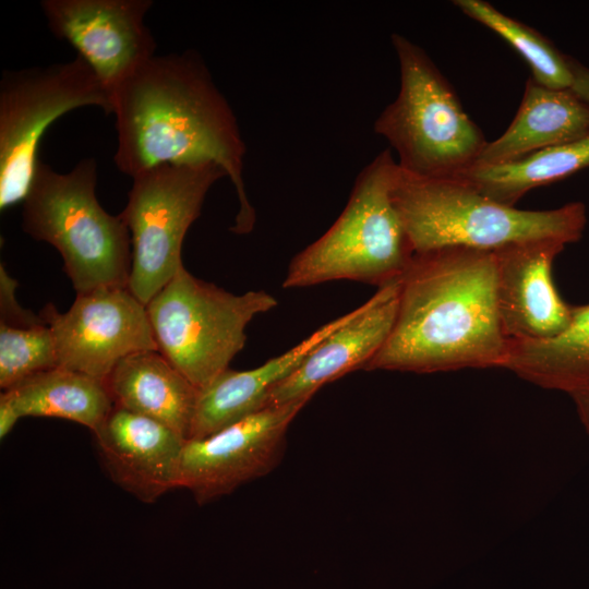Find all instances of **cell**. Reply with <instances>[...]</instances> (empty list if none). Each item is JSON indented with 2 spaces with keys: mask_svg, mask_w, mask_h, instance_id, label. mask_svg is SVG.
<instances>
[{
  "mask_svg": "<svg viewBox=\"0 0 589 589\" xmlns=\"http://www.w3.org/2000/svg\"><path fill=\"white\" fill-rule=\"evenodd\" d=\"M505 369L569 395L589 384V304L573 306L569 326L544 341H509Z\"/></svg>",
  "mask_w": 589,
  "mask_h": 589,
  "instance_id": "obj_19",
  "label": "cell"
},
{
  "mask_svg": "<svg viewBox=\"0 0 589 589\" xmlns=\"http://www.w3.org/2000/svg\"><path fill=\"white\" fill-rule=\"evenodd\" d=\"M276 305L268 292L235 294L182 266L146 309L158 351L201 389L243 349L248 324Z\"/></svg>",
  "mask_w": 589,
  "mask_h": 589,
  "instance_id": "obj_7",
  "label": "cell"
},
{
  "mask_svg": "<svg viewBox=\"0 0 589 589\" xmlns=\"http://www.w3.org/2000/svg\"><path fill=\"white\" fill-rule=\"evenodd\" d=\"M570 397L575 402L580 421L589 433V384L573 392Z\"/></svg>",
  "mask_w": 589,
  "mask_h": 589,
  "instance_id": "obj_24",
  "label": "cell"
},
{
  "mask_svg": "<svg viewBox=\"0 0 589 589\" xmlns=\"http://www.w3.org/2000/svg\"><path fill=\"white\" fill-rule=\"evenodd\" d=\"M399 172L388 149L366 165L336 221L292 259L284 288L340 279L380 288L400 279L414 251L394 201Z\"/></svg>",
  "mask_w": 589,
  "mask_h": 589,
  "instance_id": "obj_5",
  "label": "cell"
},
{
  "mask_svg": "<svg viewBox=\"0 0 589 589\" xmlns=\"http://www.w3.org/2000/svg\"><path fill=\"white\" fill-rule=\"evenodd\" d=\"M453 3L516 49L529 64L531 77L538 83L556 89L572 87L573 72L569 57L563 55L539 32L482 0H456Z\"/></svg>",
  "mask_w": 589,
  "mask_h": 589,
  "instance_id": "obj_21",
  "label": "cell"
},
{
  "mask_svg": "<svg viewBox=\"0 0 589 589\" xmlns=\"http://www.w3.org/2000/svg\"><path fill=\"white\" fill-rule=\"evenodd\" d=\"M39 314L52 332L58 366L104 382L123 358L158 350L146 305L128 287L76 294L64 313L47 303Z\"/></svg>",
  "mask_w": 589,
  "mask_h": 589,
  "instance_id": "obj_10",
  "label": "cell"
},
{
  "mask_svg": "<svg viewBox=\"0 0 589 589\" xmlns=\"http://www.w3.org/2000/svg\"><path fill=\"white\" fill-rule=\"evenodd\" d=\"M0 400L8 404L19 419L60 418L92 431L115 406L106 382L60 366L37 373L3 390Z\"/></svg>",
  "mask_w": 589,
  "mask_h": 589,
  "instance_id": "obj_18",
  "label": "cell"
},
{
  "mask_svg": "<svg viewBox=\"0 0 589 589\" xmlns=\"http://www.w3.org/2000/svg\"><path fill=\"white\" fill-rule=\"evenodd\" d=\"M573 72L572 89L589 104V68L569 57Z\"/></svg>",
  "mask_w": 589,
  "mask_h": 589,
  "instance_id": "obj_23",
  "label": "cell"
},
{
  "mask_svg": "<svg viewBox=\"0 0 589 589\" xmlns=\"http://www.w3.org/2000/svg\"><path fill=\"white\" fill-rule=\"evenodd\" d=\"M113 161L133 178L160 165L215 163L232 182L239 211L231 231L249 233L255 212L243 181L245 145L236 116L194 50L154 56L112 92Z\"/></svg>",
  "mask_w": 589,
  "mask_h": 589,
  "instance_id": "obj_1",
  "label": "cell"
},
{
  "mask_svg": "<svg viewBox=\"0 0 589 589\" xmlns=\"http://www.w3.org/2000/svg\"><path fill=\"white\" fill-rule=\"evenodd\" d=\"M588 134L587 101L572 88H551L530 77L512 123L498 139L486 143L473 166L507 164Z\"/></svg>",
  "mask_w": 589,
  "mask_h": 589,
  "instance_id": "obj_16",
  "label": "cell"
},
{
  "mask_svg": "<svg viewBox=\"0 0 589 589\" xmlns=\"http://www.w3.org/2000/svg\"><path fill=\"white\" fill-rule=\"evenodd\" d=\"M394 201L414 253L448 247L495 251L538 239L567 245L581 238L587 224L580 202L524 211L500 204L458 178L420 179L401 170Z\"/></svg>",
  "mask_w": 589,
  "mask_h": 589,
  "instance_id": "obj_3",
  "label": "cell"
},
{
  "mask_svg": "<svg viewBox=\"0 0 589 589\" xmlns=\"http://www.w3.org/2000/svg\"><path fill=\"white\" fill-rule=\"evenodd\" d=\"M97 164L80 160L61 173L39 160L22 202V228L55 247L76 294L99 288L128 287L132 247L120 217L107 213L96 197Z\"/></svg>",
  "mask_w": 589,
  "mask_h": 589,
  "instance_id": "obj_4",
  "label": "cell"
},
{
  "mask_svg": "<svg viewBox=\"0 0 589 589\" xmlns=\"http://www.w3.org/2000/svg\"><path fill=\"white\" fill-rule=\"evenodd\" d=\"M106 384L115 406L151 418L190 438L199 388L158 350L123 358Z\"/></svg>",
  "mask_w": 589,
  "mask_h": 589,
  "instance_id": "obj_17",
  "label": "cell"
},
{
  "mask_svg": "<svg viewBox=\"0 0 589 589\" xmlns=\"http://www.w3.org/2000/svg\"><path fill=\"white\" fill-rule=\"evenodd\" d=\"M111 479L144 503L179 488L181 435L145 416L113 406L93 431Z\"/></svg>",
  "mask_w": 589,
  "mask_h": 589,
  "instance_id": "obj_15",
  "label": "cell"
},
{
  "mask_svg": "<svg viewBox=\"0 0 589 589\" xmlns=\"http://www.w3.org/2000/svg\"><path fill=\"white\" fill-rule=\"evenodd\" d=\"M152 0H43L50 32L70 44L110 92L155 56Z\"/></svg>",
  "mask_w": 589,
  "mask_h": 589,
  "instance_id": "obj_12",
  "label": "cell"
},
{
  "mask_svg": "<svg viewBox=\"0 0 589 589\" xmlns=\"http://www.w3.org/2000/svg\"><path fill=\"white\" fill-rule=\"evenodd\" d=\"M305 404L267 407L209 436L187 440L179 488L204 504L267 474L281 459L288 428Z\"/></svg>",
  "mask_w": 589,
  "mask_h": 589,
  "instance_id": "obj_11",
  "label": "cell"
},
{
  "mask_svg": "<svg viewBox=\"0 0 589 589\" xmlns=\"http://www.w3.org/2000/svg\"><path fill=\"white\" fill-rule=\"evenodd\" d=\"M565 243L538 239L495 251L496 304L508 341H544L570 324L573 306L558 294L552 278L554 259Z\"/></svg>",
  "mask_w": 589,
  "mask_h": 589,
  "instance_id": "obj_13",
  "label": "cell"
},
{
  "mask_svg": "<svg viewBox=\"0 0 589 589\" xmlns=\"http://www.w3.org/2000/svg\"><path fill=\"white\" fill-rule=\"evenodd\" d=\"M397 279L380 287L267 395L265 406L309 401L324 384L364 369L389 337L398 309Z\"/></svg>",
  "mask_w": 589,
  "mask_h": 589,
  "instance_id": "obj_14",
  "label": "cell"
},
{
  "mask_svg": "<svg viewBox=\"0 0 589 589\" xmlns=\"http://www.w3.org/2000/svg\"><path fill=\"white\" fill-rule=\"evenodd\" d=\"M96 106L112 113V97L80 58L4 71L0 81V209L22 203L39 163L49 125L74 109Z\"/></svg>",
  "mask_w": 589,
  "mask_h": 589,
  "instance_id": "obj_8",
  "label": "cell"
},
{
  "mask_svg": "<svg viewBox=\"0 0 589 589\" xmlns=\"http://www.w3.org/2000/svg\"><path fill=\"white\" fill-rule=\"evenodd\" d=\"M392 43L400 87L374 130L396 151L404 173L456 178L476 164L488 142L426 52L400 34H393Z\"/></svg>",
  "mask_w": 589,
  "mask_h": 589,
  "instance_id": "obj_6",
  "label": "cell"
},
{
  "mask_svg": "<svg viewBox=\"0 0 589 589\" xmlns=\"http://www.w3.org/2000/svg\"><path fill=\"white\" fill-rule=\"evenodd\" d=\"M508 349L493 251L448 247L414 253L400 278L392 333L363 370L504 368Z\"/></svg>",
  "mask_w": 589,
  "mask_h": 589,
  "instance_id": "obj_2",
  "label": "cell"
},
{
  "mask_svg": "<svg viewBox=\"0 0 589 589\" xmlns=\"http://www.w3.org/2000/svg\"><path fill=\"white\" fill-rule=\"evenodd\" d=\"M587 167H589V134L507 164L473 166L456 178L464 180L489 199L515 207L528 191L565 179Z\"/></svg>",
  "mask_w": 589,
  "mask_h": 589,
  "instance_id": "obj_20",
  "label": "cell"
},
{
  "mask_svg": "<svg viewBox=\"0 0 589 589\" xmlns=\"http://www.w3.org/2000/svg\"><path fill=\"white\" fill-rule=\"evenodd\" d=\"M58 366L49 325L9 326L0 323V386L9 389L25 378Z\"/></svg>",
  "mask_w": 589,
  "mask_h": 589,
  "instance_id": "obj_22",
  "label": "cell"
},
{
  "mask_svg": "<svg viewBox=\"0 0 589 589\" xmlns=\"http://www.w3.org/2000/svg\"><path fill=\"white\" fill-rule=\"evenodd\" d=\"M227 177L215 163L160 165L132 178L119 214L131 236L130 291L145 305L183 266L184 237L212 185Z\"/></svg>",
  "mask_w": 589,
  "mask_h": 589,
  "instance_id": "obj_9",
  "label": "cell"
}]
</instances>
